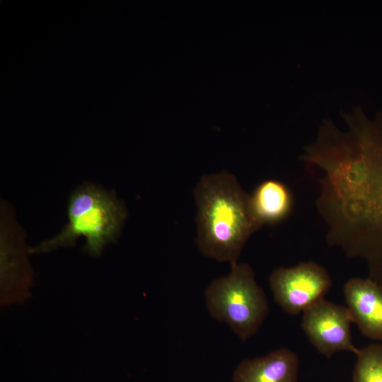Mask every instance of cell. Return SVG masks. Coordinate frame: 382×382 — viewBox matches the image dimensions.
Returning <instances> with one entry per match:
<instances>
[{
    "label": "cell",
    "mask_w": 382,
    "mask_h": 382,
    "mask_svg": "<svg viewBox=\"0 0 382 382\" xmlns=\"http://www.w3.org/2000/svg\"><path fill=\"white\" fill-rule=\"evenodd\" d=\"M334 236L382 266V146L372 142L343 155L332 168L325 199Z\"/></svg>",
    "instance_id": "1"
},
{
    "label": "cell",
    "mask_w": 382,
    "mask_h": 382,
    "mask_svg": "<svg viewBox=\"0 0 382 382\" xmlns=\"http://www.w3.org/2000/svg\"><path fill=\"white\" fill-rule=\"evenodd\" d=\"M193 194L199 250L218 262H238L250 236L261 228L252 213L249 194L226 170L203 175Z\"/></svg>",
    "instance_id": "2"
},
{
    "label": "cell",
    "mask_w": 382,
    "mask_h": 382,
    "mask_svg": "<svg viewBox=\"0 0 382 382\" xmlns=\"http://www.w3.org/2000/svg\"><path fill=\"white\" fill-rule=\"evenodd\" d=\"M125 203L114 192L91 183L74 190L68 201V222L55 236L28 248L29 254L50 252L72 246L83 236V250L93 257L99 256L104 247L116 241L126 220Z\"/></svg>",
    "instance_id": "3"
},
{
    "label": "cell",
    "mask_w": 382,
    "mask_h": 382,
    "mask_svg": "<svg viewBox=\"0 0 382 382\" xmlns=\"http://www.w3.org/2000/svg\"><path fill=\"white\" fill-rule=\"evenodd\" d=\"M231 266L227 275L214 279L206 288L205 305L214 320L226 323L245 342L259 330L269 304L250 265L236 262Z\"/></svg>",
    "instance_id": "4"
},
{
    "label": "cell",
    "mask_w": 382,
    "mask_h": 382,
    "mask_svg": "<svg viewBox=\"0 0 382 382\" xmlns=\"http://www.w3.org/2000/svg\"><path fill=\"white\" fill-rule=\"evenodd\" d=\"M269 282L274 301L291 315L303 313L324 299L332 286L326 269L313 261L279 267L272 272Z\"/></svg>",
    "instance_id": "5"
},
{
    "label": "cell",
    "mask_w": 382,
    "mask_h": 382,
    "mask_svg": "<svg viewBox=\"0 0 382 382\" xmlns=\"http://www.w3.org/2000/svg\"><path fill=\"white\" fill-rule=\"evenodd\" d=\"M352 323L346 306L322 299L303 312L301 328L317 351L329 358L342 351L359 352L352 342Z\"/></svg>",
    "instance_id": "6"
},
{
    "label": "cell",
    "mask_w": 382,
    "mask_h": 382,
    "mask_svg": "<svg viewBox=\"0 0 382 382\" xmlns=\"http://www.w3.org/2000/svg\"><path fill=\"white\" fill-rule=\"evenodd\" d=\"M24 236L19 226L1 207V301L2 306L23 302L30 296L33 272L27 258Z\"/></svg>",
    "instance_id": "7"
},
{
    "label": "cell",
    "mask_w": 382,
    "mask_h": 382,
    "mask_svg": "<svg viewBox=\"0 0 382 382\" xmlns=\"http://www.w3.org/2000/svg\"><path fill=\"white\" fill-rule=\"evenodd\" d=\"M347 308L362 335L382 340V286L371 279L351 278L343 288Z\"/></svg>",
    "instance_id": "8"
},
{
    "label": "cell",
    "mask_w": 382,
    "mask_h": 382,
    "mask_svg": "<svg viewBox=\"0 0 382 382\" xmlns=\"http://www.w3.org/2000/svg\"><path fill=\"white\" fill-rule=\"evenodd\" d=\"M299 359L287 348L245 359L239 362L233 374V382H297Z\"/></svg>",
    "instance_id": "9"
},
{
    "label": "cell",
    "mask_w": 382,
    "mask_h": 382,
    "mask_svg": "<svg viewBox=\"0 0 382 382\" xmlns=\"http://www.w3.org/2000/svg\"><path fill=\"white\" fill-rule=\"evenodd\" d=\"M249 202L252 213L261 228L287 219L294 204L291 189L275 179L260 183L249 195Z\"/></svg>",
    "instance_id": "10"
},
{
    "label": "cell",
    "mask_w": 382,
    "mask_h": 382,
    "mask_svg": "<svg viewBox=\"0 0 382 382\" xmlns=\"http://www.w3.org/2000/svg\"><path fill=\"white\" fill-rule=\"evenodd\" d=\"M353 371V382H382V344L359 349Z\"/></svg>",
    "instance_id": "11"
}]
</instances>
